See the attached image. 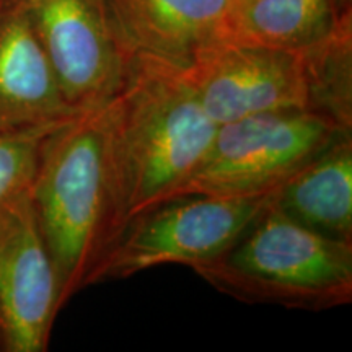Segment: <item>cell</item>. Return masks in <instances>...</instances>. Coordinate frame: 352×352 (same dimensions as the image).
<instances>
[{
	"mask_svg": "<svg viewBox=\"0 0 352 352\" xmlns=\"http://www.w3.org/2000/svg\"><path fill=\"white\" fill-rule=\"evenodd\" d=\"M30 199L50 252L63 308L120 239L101 109L83 113L44 140Z\"/></svg>",
	"mask_w": 352,
	"mask_h": 352,
	"instance_id": "cell-2",
	"label": "cell"
},
{
	"mask_svg": "<svg viewBox=\"0 0 352 352\" xmlns=\"http://www.w3.org/2000/svg\"><path fill=\"white\" fill-rule=\"evenodd\" d=\"M77 116L60 94L23 0H0V134L57 127Z\"/></svg>",
	"mask_w": 352,
	"mask_h": 352,
	"instance_id": "cell-9",
	"label": "cell"
},
{
	"mask_svg": "<svg viewBox=\"0 0 352 352\" xmlns=\"http://www.w3.org/2000/svg\"><path fill=\"white\" fill-rule=\"evenodd\" d=\"M307 109L259 113L217 127L208 155L178 196H258L274 191L342 132Z\"/></svg>",
	"mask_w": 352,
	"mask_h": 352,
	"instance_id": "cell-5",
	"label": "cell"
},
{
	"mask_svg": "<svg viewBox=\"0 0 352 352\" xmlns=\"http://www.w3.org/2000/svg\"><path fill=\"white\" fill-rule=\"evenodd\" d=\"M64 100L78 114L111 101L129 74L134 52L108 0H23Z\"/></svg>",
	"mask_w": 352,
	"mask_h": 352,
	"instance_id": "cell-7",
	"label": "cell"
},
{
	"mask_svg": "<svg viewBox=\"0 0 352 352\" xmlns=\"http://www.w3.org/2000/svg\"><path fill=\"white\" fill-rule=\"evenodd\" d=\"M351 33V0H235L227 41L307 51Z\"/></svg>",
	"mask_w": 352,
	"mask_h": 352,
	"instance_id": "cell-12",
	"label": "cell"
},
{
	"mask_svg": "<svg viewBox=\"0 0 352 352\" xmlns=\"http://www.w3.org/2000/svg\"><path fill=\"white\" fill-rule=\"evenodd\" d=\"M57 127L0 134V208L32 186L44 140Z\"/></svg>",
	"mask_w": 352,
	"mask_h": 352,
	"instance_id": "cell-13",
	"label": "cell"
},
{
	"mask_svg": "<svg viewBox=\"0 0 352 352\" xmlns=\"http://www.w3.org/2000/svg\"><path fill=\"white\" fill-rule=\"evenodd\" d=\"M0 351H3V340H2V329H0Z\"/></svg>",
	"mask_w": 352,
	"mask_h": 352,
	"instance_id": "cell-14",
	"label": "cell"
},
{
	"mask_svg": "<svg viewBox=\"0 0 352 352\" xmlns=\"http://www.w3.org/2000/svg\"><path fill=\"white\" fill-rule=\"evenodd\" d=\"M235 0H108L134 54L186 65L197 52L227 41Z\"/></svg>",
	"mask_w": 352,
	"mask_h": 352,
	"instance_id": "cell-10",
	"label": "cell"
},
{
	"mask_svg": "<svg viewBox=\"0 0 352 352\" xmlns=\"http://www.w3.org/2000/svg\"><path fill=\"white\" fill-rule=\"evenodd\" d=\"M101 114L122 233L135 217L178 196L208 155L219 126L183 65L147 54L134 56L124 85Z\"/></svg>",
	"mask_w": 352,
	"mask_h": 352,
	"instance_id": "cell-1",
	"label": "cell"
},
{
	"mask_svg": "<svg viewBox=\"0 0 352 352\" xmlns=\"http://www.w3.org/2000/svg\"><path fill=\"white\" fill-rule=\"evenodd\" d=\"M28 191L0 208V329L7 352L46 351L60 310L56 271Z\"/></svg>",
	"mask_w": 352,
	"mask_h": 352,
	"instance_id": "cell-8",
	"label": "cell"
},
{
	"mask_svg": "<svg viewBox=\"0 0 352 352\" xmlns=\"http://www.w3.org/2000/svg\"><path fill=\"white\" fill-rule=\"evenodd\" d=\"M183 67L217 126L259 113L307 109L352 127V34L307 51L215 43Z\"/></svg>",
	"mask_w": 352,
	"mask_h": 352,
	"instance_id": "cell-3",
	"label": "cell"
},
{
	"mask_svg": "<svg viewBox=\"0 0 352 352\" xmlns=\"http://www.w3.org/2000/svg\"><path fill=\"white\" fill-rule=\"evenodd\" d=\"M270 204L320 235L352 241V131L338 135L271 191Z\"/></svg>",
	"mask_w": 352,
	"mask_h": 352,
	"instance_id": "cell-11",
	"label": "cell"
},
{
	"mask_svg": "<svg viewBox=\"0 0 352 352\" xmlns=\"http://www.w3.org/2000/svg\"><path fill=\"white\" fill-rule=\"evenodd\" d=\"M192 271L246 303L328 310L352 302V241L320 235L271 204L226 252Z\"/></svg>",
	"mask_w": 352,
	"mask_h": 352,
	"instance_id": "cell-4",
	"label": "cell"
},
{
	"mask_svg": "<svg viewBox=\"0 0 352 352\" xmlns=\"http://www.w3.org/2000/svg\"><path fill=\"white\" fill-rule=\"evenodd\" d=\"M270 197L271 192L186 195L162 202L124 228L95 270L91 284L126 279L162 264H184L192 270L235 243L267 208Z\"/></svg>",
	"mask_w": 352,
	"mask_h": 352,
	"instance_id": "cell-6",
	"label": "cell"
}]
</instances>
